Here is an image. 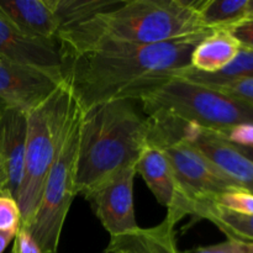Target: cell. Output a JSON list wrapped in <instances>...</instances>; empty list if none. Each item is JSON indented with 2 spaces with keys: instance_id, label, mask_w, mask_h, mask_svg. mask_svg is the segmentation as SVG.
I'll return each instance as SVG.
<instances>
[{
  "instance_id": "cell-3",
  "label": "cell",
  "mask_w": 253,
  "mask_h": 253,
  "mask_svg": "<svg viewBox=\"0 0 253 253\" xmlns=\"http://www.w3.org/2000/svg\"><path fill=\"white\" fill-rule=\"evenodd\" d=\"M200 0H123L89 21L58 34V43L108 39L137 44H157L188 39L214 30L203 26Z\"/></svg>"
},
{
  "instance_id": "cell-32",
  "label": "cell",
  "mask_w": 253,
  "mask_h": 253,
  "mask_svg": "<svg viewBox=\"0 0 253 253\" xmlns=\"http://www.w3.org/2000/svg\"><path fill=\"white\" fill-rule=\"evenodd\" d=\"M10 253H19V251H17V247H16V245L14 244V246H12V249H11V252Z\"/></svg>"
},
{
  "instance_id": "cell-17",
  "label": "cell",
  "mask_w": 253,
  "mask_h": 253,
  "mask_svg": "<svg viewBox=\"0 0 253 253\" xmlns=\"http://www.w3.org/2000/svg\"><path fill=\"white\" fill-rule=\"evenodd\" d=\"M193 216L209 220L220 231L224 232L229 240L253 244V215L237 214L205 200L195 204Z\"/></svg>"
},
{
  "instance_id": "cell-15",
  "label": "cell",
  "mask_w": 253,
  "mask_h": 253,
  "mask_svg": "<svg viewBox=\"0 0 253 253\" xmlns=\"http://www.w3.org/2000/svg\"><path fill=\"white\" fill-rule=\"evenodd\" d=\"M175 224L168 216L152 227H140L121 236L110 237L104 253H180L175 240Z\"/></svg>"
},
{
  "instance_id": "cell-11",
  "label": "cell",
  "mask_w": 253,
  "mask_h": 253,
  "mask_svg": "<svg viewBox=\"0 0 253 253\" xmlns=\"http://www.w3.org/2000/svg\"><path fill=\"white\" fill-rule=\"evenodd\" d=\"M62 77L0 58V99L11 108L31 111L61 85Z\"/></svg>"
},
{
  "instance_id": "cell-23",
  "label": "cell",
  "mask_w": 253,
  "mask_h": 253,
  "mask_svg": "<svg viewBox=\"0 0 253 253\" xmlns=\"http://www.w3.org/2000/svg\"><path fill=\"white\" fill-rule=\"evenodd\" d=\"M210 88L222 91L232 98L239 99V100L245 101L253 106V78L230 82V83L220 84V85H212Z\"/></svg>"
},
{
  "instance_id": "cell-25",
  "label": "cell",
  "mask_w": 253,
  "mask_h": 253,
  "mask_svg": "<svg viewBox=\"0 0 253 253\" xmlns=\"http://www.w3.org/2000/svg\"><path fill=\"white\" fill-rule=\"evenodd\" d=\"M226 30L239 41L241 47L253 49V20H245Z\"/></svg>"
},
{
  "instance_id": "cell-31",
  "label": "cell",
  "mask_w": 253,
  "mask_h": 253,
  "mask_svg": "<svg viewBox=\"0 0 253 253\" xmlns=\"http://www.w3.org/2000/svg\"><path fill=\"white\" fill-rule=\"evenodd\" d=\"M5 108H7V105H6V104L4 103V101L1 100V99H0V111H1V110H4Z\"/></svg>"
},
{
  "instance_id": "cell-7",
  "label": "cell",
  "mask_w": 253,
  "mask_h": 253,
  "mask_svg": "<svg viewBox=\"0 0 253 253\" xmlns=\"http://www.w3.org/2000/svg\"><path fill=\"white\" fill-rule=\"evenodd\" d=\"M147 118L151 126L150 141L162 148L183 190L195 204L212 200L222 193L244 190L180 135L174 119Z\"/></svg>"
},
{
  "instance_id": "cell-21",
  "label": "cell",
  "mask_w": 253,
  "mask_h": 253,
  "mask_svg": "<svg viewBox=\"0 0 253 253\" xmlns=\"http://www.w3.org/2000/svg\"><path fill=\"white\" fill-rule=\"evenodd\" d=\"M209 202L237 214L253 215V194L246 190H231L222 193Z\"/></svg>"
},
{
  "instance_id": "cell-24",
  "label": "cell",
  "mask_w": 253,
  "mask_h": 253,
  "mask_svg": "<svg viewBox=\"0 0 253 253\" xmlns=\"http://www.w3.org/2000/svg\"><path fill=\"white\" fill-rule=\"evenodd\" d=\"M220 135H222L227 141L235 145L250 147V146H253V124L235 126Z\"/></svg>"
},
{
  "instance_id": "cell-22",
  "label": "cell",
  "mask_w": 253,
  "mask_h": 253,
  "mask_svg": "<svg viewBox=\"0 0 253 253\" xmlns=\"http://www.w3.org/2000/svg\"><path fill=\"white\" fill-rule=\"evenodd\" d=\"M21 227V211L16 199L0 194V232L16 235Z\"/></svg>"
},
{
  "instance_id": "cell-30",
  "label": "cell",
  "mask_w": 253,
  "mask_h": 253,
  "mask_svg": "<svg viewBox=\"0 0 253 253\" xmlns=\"http://www.w3.org/2000/svg\"><path fill=\"white\" fill-rule=\"evenodd\" d=\"M246 20H253V0H249V4H247Z\"/></svg>"
},
{
  "instance_id": "cell-5",
  "label": "cell",
  "mask_w": 253,
  "mask_h": 253,
  "mask_svg": "<svg viewBox=\"0 0 253 253\" xmlns=\"http://www.w3.org/2000/svg\"><path fill=\"white\" fill-rule=\"evenodd\" d=\"M147 116H167L222 133L253 124V106L222 91L174 78L141 100Z\"/></svg>"
},
{
  "instance_id": "cell-4",
  "label": "cell",
  "mask_w": 253,
  "mask_h": 253,
  "mask_svg": "<svg viewBox=\"0 0 253 253\" xmlns=\"http://www.w3.org/2000/svg\"><path fill=\"white\" fill-rule=\"evenodd\" d=\"M81 113L78 100L63 82L43 103L27 113L24 174L16 195L21 211V229L27 230L31 225L49 169L72 124Z\"/></svg>"
},
{
  "instance_id": "cell-29",
  "label": "cell",
  "mask_w": 253,
  "mask_h": 253,
  "mask_svg": "<svg viewBox=\"0 0 253 253\" xmlns=\"http://www.w3.org/2000/svg\"><path fill=\"white\" fill-rule=\"evenodd\" d=\"M235 146H236V148L242 153V155L246 156L251 162H253V146H250V147H244V146H237V145Z\"/></svg>"
},
{
  "instance_id": "cell-12",
  "label": "cell",
  "mask_w": 253,
  "mask_h": 253,
  "mask_svg": "<svg viewBox=\"0 0 253 253\" xmlns=\"http://www.w3.org/2000/svg\"><path fill=\"white\" fill-rule=\"evenodd\" d=\"M27 113L7 106L0 113V194L16 199L24 174Z\"/></svg>"
},
{
  "instance_id": "cell-1",
  "label": "cell",
  "mask_w": 253,
  "mask_h": 253,
  "mask_svg": "<svg viewBox=\"0 0 253 253\" xmlns=\"http://www.w3.org/2000/svg\"><path fill=\"white\" fill-rule=\"evenodd\" d=\"M211 32L157 44L100 37L58 43L62 81L83 111L109 101H141L190 68L193 49Z\"/></svg>"
},
{
  "instance_id": "cell-16",
  "label": "cell",
  "mask_w": 253,
  "mask_h": 253,
  "mask_svg": "<svg viewBox=\"0 0 253 253\" xmlns=\"http://www.w3.org/2000/svg\"><path fill=\"white\" fill-rule=\"evenodd\" d=\"M241 44L227 30H215L193 49L190 68L205 74H214L226 67L237 56Z\"/></svg>"
},
{
  "instance_id": "cell-13",
  "label": "cell",
  "mask_w": 253,
  "mask_h": 253,
  "mask_svg": "<svg viewBox=\"0 0 253 253\" xmlns=\"http://www.w3.org/2000/svg\"><path fill=\"white\" fill-rule=\"evenodd\" d=\"M0 58L61 76L58 44L40 41L20 31L0 10ZM62 77V76H61Z\"/></svg>"
},
{
  "instance_id": "cell-6",
  "label": "cell",
  "mask_w": 253,
  "mask_h": 253,
  "mask_svg": "<svg viewBox=\"0 0 253 253\" xmlns=\"http://www.w3.org/2000/svg\"><path fill=\"white\" fill-rule=\"evenodd\" d=\"M82 113L66 136L61 151L44 182L41 200L27 231L42 253H58L67 215L77 192V161L81 141Z\"/></svg>"
},
{
  "instance_id": "cell-28",
  "label": "cell",
  "mask_w": 253,
  "mask_h": 253,
  "mask_svg": "<svg viewBox=\"0 0 253 253\" xmlns=\"http://www.w3.org/2000/svg\"><path fill=\"white\" fill-rule=\"evenodd\" d=\"M16 235L12 234H5V232H0V253H4L6 247L9 246L10 242L15 239Z\"/></svg>"
},
{
  "instance_id": "cell-14",
  "label": "cell",
  "mask_w": 253,
  "mask_h": 253,
  "mask_svg": "<svg viewBox=\"0 0 253 253\" xmlns=\"http://www.w3.org/2000/svg\"><path fill=\"white\" fill-rule=\"evenodd\" d=\"M0 10L26 36L58 44L59 25L52 0H0Z\"/></svg>"
},
{
  "instance_id": "cell-33",
  "label": "cell",
  "mask_w": 253,
  "mask_h": 253,
  "mask_svg": "<svg viewBox=\"0 0 253 253\" xmlns=\"http://www.w3.org/2000/svg\"><path fill=\"white\" fill-rule=\"evenodd\" d=\"M249 252L253 253V244H249Z\"/></svg>"
},
{
  "instance_id": "cell-27",
  "label": "cell",
  "mask_w": 253,
  "mask_h": 253,
  "mask_svg": "<svg viewBox=\"0 0 253 253\" xmlns=\"http://www.w3.org/2000/svg\"><path fill=\"white\" fill-rule=\"evenodd\" d=\"M14 244L16 245L19 253H42L39 244L32 239L30 232L21 227L15 236Z\"/></svg>"
},
{
  "instance_id": "cell-10",
  "label": "cell",
  "mask_w": 253,
  "mask_h": 253,
  "mask_svg": "<svg viewBox=\"0 0 253 253\" xmlns=\"http://www.w3.org/2000/svg\"><path fill=\"white\" fill-rule=\"evenodd\" d=\"M175 123L180 135L193 147L197 148L235 184L253 194V162L242 155L234 143L216 131L179 120H175Z\"/></svg>"
},
{
  "instance_id": "cell-34",
  "label": "cell",
  "mask_w": 253,
  "mask_h": 253,
  "mask_svg": "<svg viewBox=\"0 0 253 253\" xmlns=\"http://www.w3.org/2000/svg\"><path fill=\"white\" fill-rule=\"evenodd\" d=\"M1 111H2V110H1ZM1 111H0V113H1Z\"/></svg>"
},
{
  "instance_id": "cell-18",
  "label": "cell",
  "mask_w": 253,
  "mask_h": 253,
  "mask_svg": "<svg viewBox=\"0 0 253 253\" xmlns=\"http://www.w3.org/2000/svg\"><path fill=\"white\" fill-rule=\"evenodd\" d=\"M121 2L123 0H52V6L61 32L84 24Z\"/></svg>"
},
{
  "instance_id": "cell-26",
  "label": "cell",
  "mask_w": 253,
  "mask_h": 253,
  "mask_svg": "<svg viewBox=\"0 0 253 253\" xmlns=\"http://www.w3.org/2000/svg\"><path fill=\"white\" fill-rule=\"evenodd\" d=\"M194 253H250L249 244L235 241V240L227 239L221 244L212 245L208 247H200Z\"/></svg>"
},
{
  "instance_id": "cell-8",
  "label": "cell",
  "mask_w": 253,
  "mask_h": 253,
  "mask_svg": "<svg viewBox=\"0 0 253 253\" xmlns=\"http://www.w3.org/2000/svg\"><path fill=\"white\" fill-rule=\"evenodd\" d=\"M135 177V166L123 168L83 195L110 237L140 229L133 207Z\"/></svg>"
},
{
  "instance_id": "cell-9",
  "label": "cell",
  "mask_w": 253,
  "mask_h": 253,
  "mask_svg": "<svg viewBox=\"0 0 253 253\" xmlns=\"http://www.w3.org/2000/svg\"><path fill=\"white\" fill-rule=\"evenodd\" d=\"M140 174L160 204L167 208V215L175 224L187 215H194L195 203L183 190L162 148L153 142L140 156L135 165Z\"/></svg>"
},
{
  "instance_id": "cell-2",
  "label": "cell",
  "mask_w": 253,
  "mask_h": 253,
  "mask_svg": "<svg viewBox=\"0 0 253 253\" xmlns=\"http://www.w3.org/2000/svg\"><path fill=\"white\" fill-rule=\"evenodd\" d=\"M150 120L133 101L116 100L83 111L77 161V192L84 195L126 167H133L150 142Z\"/></svg>"
},
{
  "instance_id": "cell-20",
  "label": "cell",
  "mask_w": 253,
  "mask_h": 253,
  "mask_svg": "<svg viewBox=\"0 0 253 253\" xmlns=\"http://www.w3.org/2000/svg\"><path fill=\"white\" fill-rule=\"evenodd\" d=\"M249 0H200L199 15L203 26L226 30L245 21Z\"/></svg>"
},
{
  "instance_id": "cell-19",
  "label": "cell",
  "mask_w": 253,
  "mask_h": 253,
  "mask_svg": "<svg viewBox=\"0 0 253 253\" xmlns=\"http://www.w3.org/2000/svg\"><path fill=\"white\" fill-rule=\"evenodd\" d=\"M175 78H183L203 85H220L230 82L253 78V49L241 47L237 56L221 71L214 74H205L188 68L180 72Z\"/></svg>"
}]
</instances>
